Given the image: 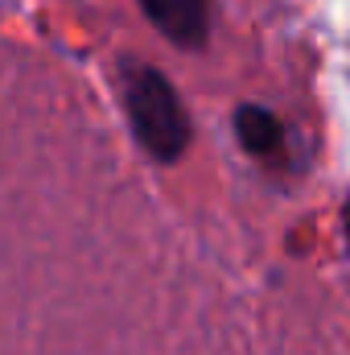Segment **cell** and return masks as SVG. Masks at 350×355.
I'll list each match as a JSON object with an SVG mask.
<instances>
[{
    "instance_id": "cell-1",
    "label": "cell",
    "mask_w": 350,
    "mask_h": 355,
    "mask_svg": "<svg viewBox=\"0 0 350 355\" xmlns=\"http://www.w3.org/2000/svg\"><path fill=\"white\" fill-rule=\"evenodd\" d=\"M120 91H124V112H128L136 145L157 166L181 162V153L190 149V116L177 99L174 83L161 71L128 58L120 67Z\"/></svg>"
},
{
    "instance_id": "cell-2",
    "label": "cell",
    "mask_w": 350,
    "mask_h": 355,
    "mask_svg": "<svg viewBox=\"0 0 350 355\" xmlns=\"http://www.w3.org/2000/svg\"><path fill=\"white\" fill-rule=\"evenodd\" d=\"M153 29L181 50H198L210 37V0H136Z\"/></svg>"
},
{
    "instance_id": "cell-3",
    "label": "cell",
    "mask_w": 350,
    "mask_h": 355,
    "mask_svg": "<svg viewBox=\"0 0 350 355\" xmlns=\"http://www.w3.org/2000/svg\"><path fill=\"white\" fill-rule=\"evenodd\" d=\"M235 137H239V145H243V153H252V157H260L264 166H276V170H284L293 157H288V145H293V128L276 116V112H268L260 103H243L239 112H235Z\"/></svg>"
}]
</instances>
